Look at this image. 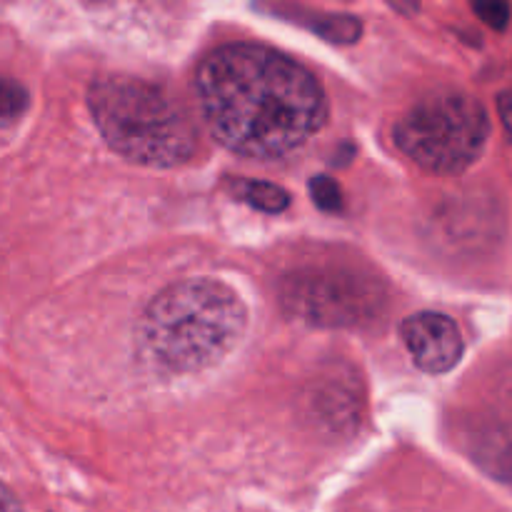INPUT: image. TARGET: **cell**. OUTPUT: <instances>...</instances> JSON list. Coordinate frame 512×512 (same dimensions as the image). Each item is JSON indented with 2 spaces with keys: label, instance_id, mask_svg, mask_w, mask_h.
<instances>
[{
  "label": "cell",
  "instance_id": "cell-1",
  "mask_svg": "<svg viewBox=\"0 0 512 512\" xmlns=\"http://www.w3.org/2000/svg\"><path fill=\"white\" fill-rule=\"evenodd\" d=\"M195 95L210 133L228 150L275 160L303 148L328 105L315 75L263 45H223L205 55Z\"/></svg>",
  "mask_w": 512,
  "mask_h": 512
},
{
  "label": "cell",
  "instance_id": "cell-2",
  "mask_svg": "<svg viewBox=\"0 0 512 512\" xmlns=\"http://www.w3.org/2000/svg\"><path fill=\"white\" fill-rule=\"evenodd\" d=\"M248 310L230 285L213 278L180 280L155 295L135 328L143 360L165 373H198L218 365L240 343Z\"/></svg>",
  "mask_w": 512,
  "mask_h": 512
},
{
  "label": "cell",
  "instance_id": "cell-3",
  "mask_svg": "<svg viewBox=\"0 0 512 512\" xmlns=\"http://www.w3.org/2000/svg\"><path fill=\"white\" fill-rule=\"evenodd\" d=\"M88 105L110 148L133 163L173 168L193 158L198 148V130L188 110L148 80L133 75L95 80Z\"/></svg>",
  "mask_w": 512,
  "mask_h": 512
},
{
  "label": "cell",
  "instance_id": "cell-4",
  "mask_svg": "<svg viewBox=\"0 0 512 512\" xmlns=\"http://www.w3.org/2000/svg\"><path fill=\"white\" fill-rule=\"evenodd\" d=\"M490 120L480 100L465 93H435L418 100L395 128L398 148L435 175H458L483 153Z\"/></svg>",
  "mask_w": 512,
  "mask_h": 512
},
{
  "label": "cell",
  "instance_id": "cell-5",
  "mask_svg": "<svg viewBox=\"0 0 512 512\" xmlns=\"http://www.w3.org/2000/svg\"><path fill=\"white\" fill-rule=\"evenodd\" d=\"M280 300L288 315L318 328H350L373 320L383 305L378 283L348 270H303L285 278Z\"/></svg>",
  "mask_w": 512,
  "mask_h": 512
},
{
  "label": "cell",
  "instance_id": "cell-6",
  "mask_svg": "<svg viewBox=\"0 0 512 512\" xmlns=\"http://www.w3.org/2000/svg\"><path fill=\"white\" fill-rule=\"evenodd\" d=\"M405 350L425 373H448L463 358V335L443 313H415L400 328Z\"/></svg>",
  "mask_w": 512,
  "mask_h": 512
},
{
  "label": "cell",
  "instance_id": "cell-7",
  "mask_svg": "<svg viewBox=\"0 0 512 512\" xmlns=\"http://www.w3.org/2000/svg\"><path fill=\"white\" fill-rule=\"evenodd\" d=\"M235 193L248 205L263 210V213H283L290 205L288 190L280 188V185L265 183V180H238Z\"/></svg>",
  "mask_w": 512,
  "mask_h": 512
},
{
  "label": "cell",
  "instance_id": "cell-8",
  "mask_svg": "<svg viewBox=\"0 0 512 512\" xmlns=\"http://www.w3.org/2000/svg\"><path fill=\"white\" fill-rule=\"evenodd\" d=\"M483 463L493 470L500 478L512 483V430L498 428L495 433L483 438V453H480Z\"/></svg>",
  "mask_w": 512,
  "mask_h": 512
},
{
  "label": "cell",
  "instance_id": "cell-9",
  "mask_svg": "<svg viewBox=\"0 0 512 512\" xmlns=\"http://www.w3.org/2000/svg\"><path fill=\"white\" fill-rule=\"evenodd\" d=\"M310 195H313L315 205H318L320 210H328V213H335V210H340V205H343V193H340L338 183L325 178V175H315V178L310 180Z\"/></svg>",
  "mask_w": 512,
  "mask_h": 512
},
{
  "label": "cell",
  "instance_id": "cell-10",
  "mask_svg": "<svg viewBox=\"0 0 512 512\" xmlns=\"http://www.w3.org/2000/svg\"><path fill=\"white\" fill-rule=\"evenodd\" d=\"M3 103H0V113H3V123H13L20 113L28 105V93H25L23 85H18L15 80H3Z\"/></svg>",
  "mask_w": 512,
  "mask_h": 512
},
{
  "label": "cell",
  "instance_id": "cell-11",
  "mask_svg": "<svg viewBox=\"0 0 512 512\" xmlns=\"http://www.w3.org/2000/svg\"><path fill=\"white\" fill-rule=\"evenodd\" d=\"M475 13L480 15L483 23H488L490 28L495 30H503L510 20V5L508 3H500V0H483V3H475L473 5Z\"/></svg>",
  "mask_w": 512,
  "mask_h": 512
},
{
  "label": "cell",
  "instance_id": "cell-12",
  "mask_svg": "<svg viewBox=\"0 0 512 512\" xmlns=\"http://www.w3.org/2000/svg\"><path fill=\"white\" fill-rule=\"evenodd\" d=\"M498 113L503 118L505 130H508V135L512 138V90L498 95Z\"/></svg>",
  "mask_w": 512,
  "mask_h": 512
},
{
  "label": "cell",
  "instance_id": "cell-13",
  "mask_svg": "<svg viewBox=\"0 0 512 512\" xmlns=\"http://www.w3.org/2000/svg\"><path fill=\"white\" fill-rule=\"evenodd\" d=\"M3 512H20L18 505H15L13 495H10V490H3Z\"/></svg>",
  "mask_w": 512,
  "mask_h": 512
}]
</instances>
